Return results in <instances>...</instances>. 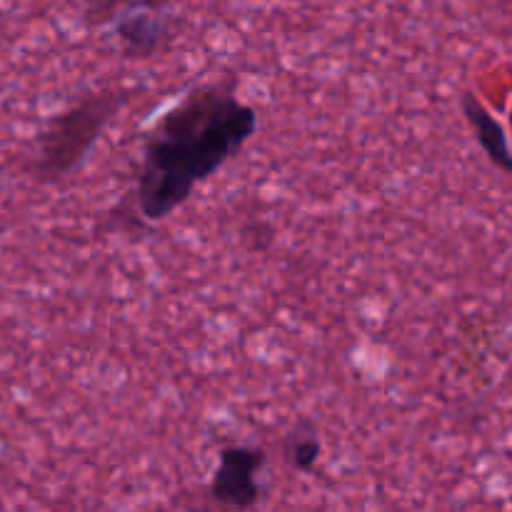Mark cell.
I'll list each match as a JSON object with an SVG mask.
<instances>
[{"instance_id": "obj_2", "label": "cell", "mask_w": 512, "mask_h": 512, "mask_svg": "<svg viewBox=\"0 0 512 512\" xmlns=\"http://www.w3.org/2000/svg\"><path fill=\"white\" fill-rule=\"evenodd\" d=\"M133 95L128 88L90 90L48 115L43 128L35 133L33 150L28 155L30 178L38 183H58L78 173L88 163L105 128Z\"/></svg>"}, {"instance_id": "obj_4", "label": "cell", "mask_w": 512, "mask_h": 512, "mask_svg": "<svg viewBox=\"0 0 512 512\" xmlns=\"http://www.w3.org/2000/svg\"><path fill=\"white\" fill-rule=\"evenodd\" d=\"M108 28L125 60H153L173 40V13L133 10L110 20Z\"/></svg>"}, {"instance_id": "obj_3", "label": "cell", "mask_w": 512, "mask_h": 512, "mask_svg": "<svg viewBox=\"0 0 512 512\" xmlns=\"http://www.w3.org/2000/svg\"><path fill=\"white\" fill-rule=\"evenodd\" d=\"M268 450L253 443H230L220 448L218 468L210 478L208 495L215 505L235 512H248L263 498V475Z\"/></svg>"}, {"instance_id": "obj_6", "label": "cell", "mask_w": 512, "mask_h": 512, "mask_svg": "<svg viewBox=\"0 0 512 512\" xmlns=\"http://www.w3.org/2000/svg\"><path fill=\"white\" fill-rule=\"evenodd\" d=\"M323 455V440L313 420L300 418L283 438V458L298 473H310Z\"/></svg>"}, {"instance_id": "obj_5", "label": "cell", "mask_w": 512, "mask_h": 512, "mask_svg": "<svg viewBox=\"0 0 512 512\" xmlns=\"http://www.w3.org/2000/svg\"><path fill=\"white\" fill-rule=\"evenodd\" d=\"M460 108H463L465 120H468L470 130H473L475 140H478L480 150L488 155L490 163L500 170V173H512V155H510V140L505 125L480 103L478 95L473 90H465L460 98Z\"/></svg>"}, {"instance_id": "obj_7", "label": "cell", "mask_w": 512, "mask_h": 512, "mask_svg": "<svg viewBox=\"0 0 512 512\" xmlns=\"http://www.w3.org/2000/svg\"><path fill=\"white\" fill-rule=\"evenodd\" d=\"M178 0H88L83 10V23L88 28H108L110 20L133 10H153V13H173Z\"/></svg>"}, {"instance_id": "obj_1", "label": "cell", "mask_w": 512, "mask_h": 512, "mask_svg": "<svg viewBox=\"0 0 512 512\" xmlns=\"http://www.w3.org/2000/svg\"><path fill=\"white\" fill-rule=\"evenodd\" d=\"M258 133V110L238 95V78L193 85L143 133L135 208L145 223L173 218L195 188L225 168Z\"/></svg>"}]
</instances>
